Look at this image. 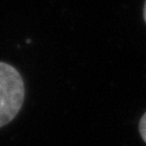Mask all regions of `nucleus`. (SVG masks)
<instances>
[{"label":"nucleus","instance_id":"obj_2","mask_svg":"<svg viewBox=\"0 0 146 146\" xmlns=\"http://www.w3.org/2000/svg\"><path fill=\"white\" fill-rule=\"evenodd\" d=\"M139 132H140V135H141V137H142V139H143L144 142L146 143V113L142 116V118L140 119Z\"/></svg>","mask_w":146,"mask_h":146},{"label":"nucleus","instance_id":"obj_3","mask_svg":"<svg viewBox=\"0 0 146 146\" xmlns=\"http://www.w3.org/2000/svg\"><path fill=\"white\" fill-rule=\"evenodd\" d=\"M143 17L146 23V0H145V3H144V8H143Z\"/></svg>","mask_w":146,"mask_h":146},{"label":"nucleus","instance_id":"obj_1","mask_svg":"<svg viewBox=\"0 0 146 146\" xmlns=\"http://www.w3.org/2000/svg\"><path fill=\"white\" fill-rule=\"evenodd\" d=\"M25 82L13 66L0 62V128L19 113L25 100Z\"/></svg>","mask_w":146,"mask_h":146}]
</instances>
